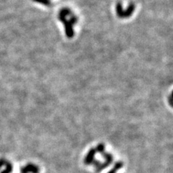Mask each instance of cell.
<instances>
[{
  "label": "cell",
  "mask_w": 173,
  "mask_h": 173,
  "mask_svg": "<svg viewBox=\"0 0 173 173\" xmlns=\"http://www.w3.org/2000/svg\"><path fill=\"white\" fill-rule=\"evenodd\" d=\"M25 167L28 173H39L40 172L39 167H38L37 165H34V164L28 163Z\"/></svg>",
  "instance_id": "3957f363"
},
{
  "label": "cell",
  "mask_w": 173,
  "mask_h": 173,
  "mask_svg": "<svg viewBox=\"0 0 173 173\" xmlns=\"http://www.w3.org/2000/svg\"><path fill=\"white\" fill-rule=\"evenodd\" d=\"M113 162V159H109V160H105V162H104L103 163H101V165H99L97 168H95V172L99 173L101 171H102L103 169H105V168L108 167V166L111 165Z\"/></svg>",
  "instance_id": "7a4b0ae2"
},
{
  "label": "cell",
  "mask_w": 173,
  "mask_h": 173,
  "mask_svg": "<svg viewBox=\"0 0 173 173\" xmlns=\"http://www.w3.org/2000/svg\"><path fill=\"white\" fill-rule=\"evenodd\" d=\"M169 105H171V106H172V95L171 94L170 95H169Z\"/></svg>",
  "instance_id": "8fae6325"
},
{
  "label": "cell",
  "mask_w": 173,
  "mask_h": 173,
  "mask_svg": "<svg viewBox=\"0 0 173 173\" xmlns=\"http://www.w3.org/2000/svg\"><path fill=\"white\" fill-rule=\"evenodd\" d=\"M6 162H7V160H6L5 159L0 158V169H1L3 166H4V165H5Z\"/></svg>",
  "instance_id": "9c48e42d"
},
{
  "label": "cell",
  "mask_w": 173,
  "mask_h": 173,
  "mask_svg": "<svg viewBox=\"0 0 173 173\" xmlns=\"http://www.w3.org/2000/svg\"><path fill=\"white\" fill-rule=\"evenodd\" d=\"M4 166H5V169H4V170L1 171V172L0 173H11V172H13V165L11 162L7 161V162H6V164Z\"/></svg>",
  "instance_id": "5b68a950"
},
{
  "label": "cell",
  "mask_w": 173,
  "mask_h": 173,
  "mask_svg": "<svg viewBox=\"0 0 173 173\" xmlns=\"http://www.w3.org/2000/svg\"><path fill=\"white\" fill-rule=\"evenodd\" d=\"M123 166V162L122 161H118L117 162H116V164L114 165L113 167L112 168L110 171H108V173H116L118 172V170H119L120 169H121Z\"/></svg>",
  "instance_id": "277c9868"
},
{
  "label": "cell",
  "mask_w": 173,
  "mask_h": 173,
  "mask_svg": "<svg viewBox=\"0 0 173 173\" xmlns=\"http://www.w3.org/2000/svg\"><path fill=\"white\" fill-rule=\"evenodd\" d=\"M20 173H28L27 170L26 169L25 167H21L20 168Z\"/></svg>",
  "instance_id": "30bf717a"
},
{
  "label": "cell",
  "mask_w": 173,
  "mask_h": 173,
  "mask_svg": "<svg viewBox=\"0 0 173 173\" xmlns=\"http://www.w3.org/2000/svg\"><path fill=\"white\" fill-rule=\"evenodd\" d=\"M101 155H102V158L105 159V160H109V159H113V155H112L111 153H108V152H105H105L102 153V154H101Z\"/></svg>",
  "instance_id": "52a82bcc"
},
{
  "label": "cell",
  "mask_w": 173,
  "mask_h": 173,
  "mask_svg": "<svg viewBox=\"0 0 173 173\" xmlns=\"http://www.w3.org/2000/svg\"><path fill=\"white\" fill-rule=\"evenodd\" d=\"M96 150L95 148H91L89 150L88 153L87 155L85 156V160H84V163L86 165H92V162L95 160V157Z\"/></svg>",
  "instance_id": "6da1fadb"
},
{
  "label": "cell",
  "mask_w": 173,
  "mask_h": 173,
  "mask_svg": "<svg viewBox=\"0 0 173 173\" xmlns=\"http://www.w3.org/2000/svg\"><path fill=\"white\" fill-rule=\"evenodd\" d=\"M101 161L100 160H94V161L92 162V165H93L94 167H95V168H97L99 165H101Z\"/></svg>",
  "instance_id": "ba28073f"
},
{
  "label": "cell",
  "mask_w": 173,
  "mask_h": 173,
  "mask_svg": "<svg viewBox=\"0 0 173 173\" xmlns=\"http://www.w3.org/2000/svg\"><path fill=\"white\" fill-rule=\"evenodd\" d=\"M95 150H96V152H98V153H99V154H102V153H104L105 151V144L102 143L98 144L97 145V146H96Z\"/></svg>",
  "instance_id": "8992f818"
}]
</instances>
